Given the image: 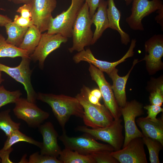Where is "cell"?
<instances>
[{"label": "cell", "instance_id": "obj_1", "mask_svg": "<svg viewBox=\"0 0 163 163\" xmlns=\"http://www.w3.org/2000/svg\"><path fill=\"white\" fill-rule=\"evenodd\" d=\"M37 100L46 103L51 107L62 131L66 130V124L71 116L82 118L84 115L83 107L75 97L39 92Z\"/></svg>", "mask_w": 163, "mask_h": 163}, {"label": "cell", "instance_id": "obj_2", "mask_svg": "<svg viewBox=\"0 0 163 163\" xmlns=\"http://www.w3.org/2000/svg\"><path fill=\"white\" fill-rule=\"evenodd\" d=\"M93 24L89 15L88 6L86 2L81 8L74 24L72 37V46L69 48L70 53L78 52L85 47L91 45L93 34L91 30Z\"/></svg>", "mask_w": 163, "mask_h": 163}, {"label": "cell", "instance_id": "obj_3", "mask_svg": "<svg viewBox=\"0 0 163 163\" xmlns=\"http://www.w3.org/2000/svg\"><path fill=\"white\" fill-rule=\"evenodd\" d=\"M75 97L83 107L84 113L82 118L86 126L97 129L107 127L112 123L114 118L104 105H98L90 103L82 88L80 93Z\"/></svg>", "mask_w": 163, "mask_h": 163}, {"label": "cell", "instance_id": "obj_4", "mask_svg": "<svg viewBox=\"0 0 163 163\" xmlns=\"http://www.w3.org/2000/svg\"><path fill=\"white\" fill-rule=\"evenodd\" d=\"M122 121L120 118L114 119L111 124L106 127L90 129L86 126H79L76 130L85 133L95 140L107 143L113 148L115 151H117L122 147L124 140Z\"/></svg>", "mask_w": 163, "mask_h": 163}, {"label": "cell", "instance_id": "obj_5", "mask_svg": "<svg viewBox=\"0 0 163 163\" xmlns=\"http://www.w3.org/2000/svg\"><path fill=\"white\" fill-rule=\"evenodd\" d=\"M85 0H72L71 4L66 11L51 18L47 33L59 34L67 38L72 37L73 26L79 11Z\"/></svg>", "mask_w": 163, "mask_h": 163}, {"label": "cell", "instance_id": "obj_6", "mask_svg": "<svg viewBox=\"0 0 163 163\" xmlns=\"http://www.w3.org/2000/svg\"><path fill=\"white\" fill-rule=\"evenodd\" d=\"M59 139L62 142L65 148L75 151L83 155H90L98 151L107 150L115 151L110 145L103 144L97 142L95 139L85 134V135L77 137H69L66 130L59 136Z\"/></svg>", "mask_w": 163, "mask_h": 163}, {"label": "cell", "instance_id": "obj_7", "mask_svg": "<svg viewBox=\"0 0 163 163\" xmlns=\"http://www.w3.org/2000/svg\"><path fill=\"white\" fill-rule=\"evenodd\" d=\"M31 60L29 56L23 57L19 65L14 67L0 63V71L5 72L23 85L27 92V100L36 104L37 93L34 90L31 82L32 70L30 68Z\"/></svg>", "mask_w": 163, "mask_h": 163}, {"label": "cell", "instance_id": "obj_8", "mask_svg": "<svg viewBox=\"0 0 163 163\" xmlns=\"http://www.w3.org/2000/svg\"><path fill=\"white\" fill-rule=\"evenodd\" d=\"M14 104V114L30 127L38 128L50 116L48 112L41 109L36 104L29 101L27 98L20 97Z\"/></svg>", "mask_w": 163, "mask_h": 163}, {"label": "cell", "instance_id": "obj_9", "mask_svg": "<svg viewBox=\"0 0 163 163\" xmlns=\"http://www.w3.org/2000/svg\"><path fill=\"white\" fill-rule=\"evenodd\" d=\"M124 124L125 136L122 147L126 146L132 139L144 136L138 128L136 118L144 114L142 104L136 100L127 101L124 107H120Z\"/></svg>", "mask_w": 163, "mask_h": 163}, {"label": "cell", "instance_id": "obj_10", "mask_svg": "<svg viewBox=\"0 0 163 163\" xmlns=\"http://www.w3.org/2000/svg\"><path fill=\"white\" fill-rule=\"evenodd\" d=\"M88 70L92 80L98 85L101 92L104 105L110 111L114 119L120 118L122 116L111 86L106 80L103 72L90 64Z\"/></svg>", "mask_w": 163, "mask_h": 163}, {"label": "cell", "instance_id": "obj_11", "mask_svg": "<svg viewBox=\"0 0 163 163\" xmlns=\"http://www.w3.org/2000/svg\"><path fill=\"white\" fill-rule=\"evenodd\" d=\"M131 14L126 19L130 27L134 30L142 31V21L143 18L157 10L163 9L161 0H133Z\"/></svg>", "mask_w": 163, "mask_h": 163}, {"label": "cell", "instance_id": "obj_12", "mask_svg": "<svg viewBox=\"0 0 163 163\" xmlns=\"http://www.w3.org/2000/svg\"><path fill=\"white\" fill-rule=\"evenodd\" d=\"M68 40V38L60 34H50L47 32L42 34L38 45L29 57L34 62L38 61L39 67L43 69L45 61L48 55Z\"/></svg>", "mask_w": 163, "mask_h": 163}, {"label": "cell", "instance_id": "obj_13", "mask_svg": "<svg viewBox=\"0 0 163 163\" xmlns=\"http://www.w3.org/2000/svg\"><path fill=\"white\" fill-rule=\"evenodd\" d=\"M142 138L132 139L122 149L111 152V155L120 163H147Z\"/></svg>", "mask_w": 163, "mask_h": 163}, {"label": "cell", "instance_id": "obj_14", "mask_svg": "<svg viewBox=\"0 0 163 163\" xmlns=\"http://www.w3.org/2000/svg\"><path fill=\"white\" fill-rule=\"evenodd\" d=\"M136 41L132 40L129 48L120 60L113 62L102 61L96 58L89 48L78 52L73 56V59L75 62L78 63L81 61L86 62L91 64L102 72L109 75L116 67L120 63L126 61L127 58L133 56L134 55V49Z\"/></svg>", "mask_w": 163, "mask_h": 163}, {"label": "cell", "instance_id": "obj_15", "mask_svg": "<svg viewBox=\"0 0 163 163\" xmlns=\"http://www.w3.org/2000/svg\"><path fill=\"white\" fill-rule=\"evenodd\" d=\"M146 54L141 61H145L148 70L154 73L163 66L161 59L163 56V35H155L147 40L145 44Z\"/></svg>", "mask_w": 163, "mask_h": 163}, {"label": "cell", "instance_id": "obj_16", "mask_svg": "<svg viewBox=\"0 0 163 163\" xmlns=\"http://www.w3.org/2000/svg\"><path fill=\"white\" fill-rule=\"evenodd\" d=\"M31 5L34 25L41 33L47 30L52 13L56 6V0H33Z\"/></svg>", "mask_w": 163, "mask_h": 163}, {"label": "cell", "instance_id": "obj_17", "mask_svg": "<svg viewBox=\"0 0 163 163\" xmlns=\"http://www.w3.org/2000/svg\"><path fill=\"white\" fill-rule=\"evenodd\" d=\"M38 128L43 138L40 153L58 158L62 150L58 143V134L52 123L47 122Z\"/></svg>", "mask_w": 163, "mask_h": 163}, {"label": "cell", "instance_id": "obj_18", "mask_svg": "<svg viewBox=\"0 0 163 163\" xmlns=\"http://www.w3.org/2000/svg\"><path fill=\"white\" fill-rule=\"evenodd\" d=\"M138 59H135L132 66L126 75L121 77L118 74V70L115 68L109 75L113 82L111 86L117 102L120 107L125 105L126 101L125 87L130 74L134 66L139 62Z\"/></svg>", "mask_w": 163, "mask_h": 163}, {"label": "cell", "instance_id": "obj_19", "mask_svg": "<svg viewBox=\"0 0 163 163\" xmlns=\"http://www.w3.org/2000/svg\"><path fill=\"white\" fill-rule=\"evenodd\" d=\"M138 126L142 130L144 136L156 139L163 145V119L162 116L158 118L156 122L145 117H140L136 120Z\"/></svg>", "mask_w": 163, "mask_h": 163}, {"label": "cell", "instance_id": "obj_20", "mask_svg": "<svg viewBox=\"0 0 163 163\" xmlns=\"http://www.w3.org/2000/svg\"><path fill=\"white\" fill-rule=\"evenodd\" d=\"M107 2L100 0L97 7V10L91 17L92 23L95 26L93 34L91 45L94 44L101 36L104 32L109 28L107 15Z\"/></svg>", "mask_w": 163, "mask_h": 163}, {"label": "cell", "instance_id": "obj_21", "mask_svg": "<svg viewBox=\"0 0 163 163\" xmlns=\"http://www.w3.org/2000/svg\"><path fill=\"white\" fill-rule=\"evenodd\" d=\"M107 2L108 7L107 8V15L109 28L117 30L120 35L121 43L126 45L130 42V38L129 35L120 26L121 13L116 7L114 0H108Z\"/></svg>", "mask_w": 163, "mask_h": 163}, {"label": "cell", "instance_id": "obj_22", "mask_svg": "<svg viewBox=\"0 0 163 163\" xmlns=\"http://www.w3.org/2000/svg\"><path fill=\"white\" fill-rule=\"evenodd\" d=\"M41 34L34 25L28 27L23 40L18 47L27 51L30 55L33 53L38 45Z\"/></svg>", "mask_w": 163, "mask_h": 163}, {"label": "cell", "instance_id": "obj_23", "mask_svg": "<svg viewBox=\"0 0 163 163\" xmlns=\"http://www.w3.org/2000/svg\"><path fill=\"white\" fill-rule=\"evenodd\" d=\"M4 27L8 36L6 42L18 47L28 28L20 27L12 21L7 23Z\"/></svg>", "mask_w": 163, "mask_h": 163}, {"label": "cell", "instance_id": "obj_24", "mask_svg": "<svg viewBox=\"0 0 163 163\" xmlns=\"http://www.w3.org/2000/svg\"><path fill=\"white\" fill-rule=\"evenodd\" d=\"M58 159L62 163H96L91 155H83L65 148L62 150Z\"/></svg>", "mask_w": 163, "mask_h": 163}, {"label": "cell", "instance_id": "obj_25", "mask_svg": "<svg viewBox=\"0 0 163 163\" xmlns=\"http://www.w3.org/2000/svg\"><path fill=\"white\" fill-rule=\"evenodd\" d=\"M29 56L27 51L8 43L4 36L0 34V58H22L29 57Z\"/></svg>", "mask_w": 163, "mask_h": 163}, {"label": "cell", "instance_id": "obj_26", "mask_svg": "<svg viewBox=\"0 0 163 163\" xmlns=\"http://www.w3.org/2000/svg\"><path fill=\"white\" fill-rule=\"evenodd\" d=\"M20 142H25L34 145L40 148L41 146L42 142L37 141L31 137L28 136L20 131L19 129L12 132L7 136L3 147L0 151H6L11 148L14 144Z\"/></svg>", "mask_w": 163, "mask_h": 163}, {"label": "cell", "instance_id": "obj_27", "mask_svg": "<svg viewBox=\"0 0 163 163\" xmlns=\"http://www.w3.org/2000/svg\"><path fill=\"white\" fill-rule=\"evenodd\" d=\"M10 109L0 112V129L3 131L7 136L14 131L20 128L21 124L13 121L9 114Z\"/></svg>", "mask_w": 163, "mask_h": 163}, {"label": "cell", "instance_id": "obj_28", "mask_svg": "<svg viewBox=\"0 0 163 163\" xmlns=\"http://www.w3.org/2000/svg\"><path fill=\"white\" fill-rule=\"evenodd\" d=\"M142 139L148 149L150 163H160L159 154L163 149V145L159 141L149 137L143 136Z\"/></svg>", "mask_w": 163, "mask_h": 163}, {"label": "cell", "instance_id": "obj_29", "mask_svg": "<svg viewBox=\"0 0 163 163\" xmlns=\"http://www.w3.org/2000/svg\"><path fill=\"white\" fill-rule=\"evenodd\" d=\"M22 94L20 90L10 91L0 85V108L10 103H15Z\"/></svg>", "mask_w": 163, "mask_h": 163}, {"label": "cell", "instance_id": "obj_30", "mask_svg": "<svg viewBox=\"0 0 163 163\" xmlns=\"http://www.w3.org/2000/svg\"><path fill=\"white\" fill-rule=\"evenodd\" d=\"M110 151L104 150L90 155L96 163H119V161L111 155Z\"/></svg>", "mask_w": 163, "mask_h": 163}, {"label": "cell", "instance_id": "obj_31", "mask_svg": "<svg viewBox=\"0 0 163 163\" xmlns=\"http://www.w3.org/2000/svg\"><path fill=\"white\" fill-rule=\"evenodd\" d=\"M29 163H62L57 158L50 155L39 154L36 152L29 156Z\"/></svg>", "mask_w": 163, "mask_h": 163}, {"label": "cell", "instance_id": "obj_32", "mask_svg": "<svg viewBox=\"0 0 163 163\" xmlns=\"http://www.w3.org/2000/svg\"><path fill=\"white\" fill-rule=\"evenodd\" d=\"M159 87H156L155 90L152 92L149 96V101L152 104L161 106L163 102V92Z\"/></svg>", "mask_w": 163, "mask_h": 163}, {"label": "cell", "instance_id": "obj_33", "mask_svg": "<svg viewBox=\"0 0 163 163\" xmlns=\"http://www.w3.org/2000/svg\"><path fill=\"white\" fill-rule=\"evenodd\" d=\"M143 108L147 111L148 116L146 117L154 122L157 121L158 119V118H156L157 115L163 110L161 106L154 104L147 105Z\"/></svg>", "mask_w": 163, "mask_h": 163}, {"label": "cell", "instance_id": "obj_34", "mask_svg": "<svg viewBox=\"0 0 163 163\" xmlns=\"http://www.w3.org/2000/svg\"><path fill=\"white\" fill-rule=\"evenodd\" d=\"M13 22L23 27L28 28L34 25L31 18H25L18 15H15Z\"/></svg>", "mask_w": 163, "mask_h": 163}, {"label": "cell", "instance_id": "obj_35", "mask_svg": "<svg viewBox=\"0 0 163 163\" xmlns=\"http://www.w3.org/2000/svg\"><path fill=\"white\" fill-rule=\"evenodd\" d=\"M16 12L20 13L21 16L26 18H31L32 8L31 3L24 4L19 7Z\"/></svg>", "mask_w": 163, "mask_h": 163}, {"label": "cell", "instance_id": "obj_36", "mask_svg": "<svg viewBox=\"0 0 163 163\" xmlns=\"http://www.w3.org/2000/svg\"><path fill=\"white\" fill-rule=\"evenodd\" d=\"M100 0H85L89 8V15L91 18L97 8Z\"/></svg>", "mask_w": 163, "mask_h": 163}, {"label": "cell", "instance_id": "obj_37", "mask_svg": "<svg viewBox=\"0 0 163 163\" xmlns=\"http://www.w3.org/2000/svg\"><path fill=\"white\" fill-rule=\"evenodd\" d=\"M13 150V149L11 148L6 151H0V158L2 163H13L9 158V155Z\"/></svg>", "mask_w": 163, "mask_h": 163}, {"label": "cell", "instance_id": "obj_38", "mask_svg": "<svg viewBox=\"0 0 163 163\" xmlns=\"http://www.w3.org/2000/svg\"><path fill=\"white\" fill-rule=\"evenodd\" d=\"M12 21V20L7 16L0 14V26H5L7 23Z\"/></svg>", "mask_w": 163, "mask_h": 163}, {"label": "cell", "instance_id": "obj_39", "mask_svg": "<svg viewBox=\"0 0 163 163\" xmlns=\"http://www.w3.org/2000/svg\"><path fill=\"white\" fill-rule=\"evenodd\" d=\"M90 92L91 94L100 100L102 97L101 91L99 89L97 88H94L91 90Z\"/></svg>", "mask_w": 163, "mask_h": 163}, {"label": "cell", "instance_id": "obj_40", "mask_svg": "<svg viewBox=\"0 0 163 163\" xmlns=\"http://www.w3.org/2000/svg\"><path fill=\"white\" fill-rule=\"evenodd\" d=\"M33 1V0H11V1L16 4H30Z\"/></svg>", "mask_w": 163, "mask_h": 163}, {"label": "cell", "instance_id": "obj_41", "mask_svg": "<svg viewBox=\"0 0 163 163\" xmlns=\"http://www.w3.org/2000/svg\"><path fill=\"white\" fill-rule=\"evenodd\" d=\"M2 72L0 71V85L1 83L4 81L2 76Z\"/></svg>", "mask_w": 163, "mask_h": 163}, {"label": "cell", "instance_id": "obj_42", "mask_svg": "<svg viewBox=\"0 0 163 163\" xmlns=\"http://www.w3.org/2000/svg\"><path fill=\"white\" fill-rule=\"evenodd\" d=\"M133 1V0H125L126 4L127 5H129Z\"/></svg>", "mask_w": 163, "mask_h": 163}, {"label": "cell", "instance_id": "obj_43", "mask_svg": "<svg viewBox=\"0 0 163 163\" xmlns=\"http://www.w3.org/2000/svg\"><path fill=\"white\" fill-rule=\"evenodd\" d=\"M7 0L9 1H10V2L11 1V0Z\"/></svg>", "mask_w": 163, "mask_h": 163}, {"label": "cell", "instance_id": "obj_44", "mask_svg": "<svg viewBox=\"0 0 163 163\" xmlns=\"http://www.w3.org/2000/svg\"><path fill=\"white\" fill-rule=\"evenodd\" d=\"M0 10H3L4 9H3L0 8Z\"/></svg>", "mask_w": 163, "mask_h": 163}, {"label": "cell", "instance_id": "obj_45", "mask_svg": "<svg viewBox=\"0 0 163 163\" xmlns=\"http://www.w3.org/2000/svg\"><path fill=\"white\" fill-rule=\"evenodd\" d=\"M0 162H1V158H0Z\"/></svg>", "mask_w": 163, "mask_h": 163}]
</instances>
